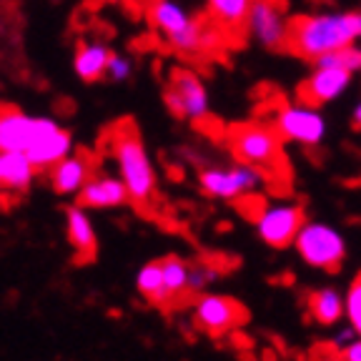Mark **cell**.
Masks as SVG:
<instances>
[{
	"label": "cell",
	"instance_id": "cell-9",
	"mask_svg": "<svg viewBox=\"0 0 361 361\" xmlns=\"http://www.w3.org/2000/svg\"><path fill=\"white\" fill-rule=\"evenodd\" d=\"M164 103L176 118L198 121L209 118L211 113V93L203 83V78L188 68H176L164 90Z\"/></svg>",
	"mask_w": 361,
	"mask_h": 361
},
{
	"label": "cell",
	"instance_id": "cell-31",
	"mask_svg": "<svg viewBox=\"0 0 361 361\" xmlns=\"http://www.w3.org/2000/svg\"><path fill=\"white\" fill-rule=\"evenodd\" d=\"M0 106H3V103H0Z\"/></svg>",
	"mask_w": 361,
	"mask_h": 361
},
{
	"label": "cell",
	"instance_id": "cell-12",
	"mask_svg": "<svg viewBox=\"0 0 361 361\" xmlns=\"http://www.w3.org/2000/svg\"><path fill=\"white\" fill-rule=\"evenodd\" d=\"M354 83V73L338 66H326V63H314L309 75L304 78L299 88V96L314 106H326V103L338 101L346 96V90Z\"/></svg>",
	"mask_w": 361,
	"mask_h": 361
},
{
	"label": "cell",
	"instance_id": "cell-11",
	"mask_svg": "<svg viewBox=\"0 0 361 361\" xmlns=\"http://www.w3.org/2000/svg\"><path fill=\"white\" fill-rule=\"evenodd\" d=\"M246 33L266 51H279L288 45L291 18L279 0H254L246 20Z\"/></svg>",
	"mask_w": 361,
	"mask_h": 361
},
{
	"label": "cell",
	"instance_id": "cell-2",
	"mask_svg": "<svg viewBox=\"0 0 361 361\" xmlns=\"http://www.w3.org/2000/svg\"><path fill=\"white\" fill-rule=\"evenodd\" d=\"M354 43H361V11H314L291 18L288 48L304 61L314 63Z\"/></svg>",
	"mask_w": 361,
	"mask_h": 361
},
{
	"label": "cell",
	"instance_id": "cell-29",
	"mask_svg": "<svg viewBox=\"0 0 361 361\" xmlns=\"http://www.w3.org/2000/svg\"><path fill=\"white\" fill-rule=\"evenodd\" d=\"M351 123H354V128L361 130V96L356 98L354 108H351Z\"/></svg>",
	"mask_w": 361,
	"mask_h": 361
},
{
	"label": "cell",
	"instance_id": "cell-7",
	"mask_svg": "<svg viewBox=\"0 0 361 361\" xmlns=\"http://www.w3.org/2000/svg\"><path fill=\"white\" fill-rule=\"evenodd\" d=\"M271 123L286 143H296V146L304 148L319 146L329 135V121L324 116L322 106H314L304 98L279 106L274 111Z\"/></svg>",
	"mask_w": 361,
	"mask_h": 361
},
{
	"label": "cell",
	"instance_id": "cell-6",
	"mask_svg": "<svg viewBox=\"0 0 361 361\" xmlns=\"http://www.w3.org/2000/svg\"><path fill=\"white\" fill-rule=\"evenodd\" d=\"M269 173L259 166L238 161L231 166H206L198 173V186L206 196L219 201H236V198L259 193L266 186Z\"/></svg>",
	"mask_w": 361,
	"mask_h": 361
},
{
	"label": "cell",
	"instance_id": "cell-4",
	"mask_svg": "<svg viewBox=\"0 0 361 361\" xmlns=\"http://www.w3.org/2000/svg\"><path fill=\"white\" fill-rule=\"evenodd\" d=\"M111 151L116 164H118L121 178H123L126 188L130 193V201L135 203H148L156 196V169L153 161L146 151V143L141 141V135L133 128H121L116 130L111 141Z\"/></svg>",
	"mask_w": 361,
	"mask_h": 361
},
{
	"label": "cell",
	"instance_id": "cell-3",
	"mask_svg": "<svg viewBox=\"0 0 361 361\" xmlns=\"http://www.w3.org/2000/svg\"><path fill=\"white\" fill-rule=\"evenodd\" d=\"M148 23L183 56H201L221 43L216 25H203L180 0H148Z\"/></svg>",
	"mask_w": 361,
	"mask_h": 361
},
{
	"label": "cell",
	"instance_id": "cell-30",
	"mask_svg": "<svg viewBox=\"0 0 361 361\" xmlns=\"http://www.w3.org/2000/svg\"><path fill=\"white\" fill-rule=\"evenodd\" d=\"M0 198H3V178H0Z\"/></svg>",
	"mask_w": 361,
	"mask_h": 361
},
{
	"label": "cell",
	"instance_id": "cell-27",
	"mask_svg": "<svg viewBox=\"0 0 361 361\" xmlns=\"http://www.w3.org/2000/svg\"><path fill=\"white\" fill-rule=\"evenodd\" d=\"M356 338H359V331H356V329L351 326L349 322H346V326H338V331L334 334L331 346H334L336 351H344V349H349V346L354 344Z\"/></svg>",
	"mask_w": 361,
	"mask_h": 361
},
{
	"label": "cell",
	"instance_id": "cell-21",
	"mask_svg": "<svg viewBox=\"0 0 361 361\" xmlns=\"http://www.w3.org/2000/svg\"><path fill=\"white\" fill-rule=\"evenodd\" d=\"M135 286H138V291H141L148 301H153V304H166V301H171L169 291H166V283H164L161 261H151V264L143 266V269L138 271V276H135Z\"/></svg>",
	"mask_w": 361,
	"mask_h": 361
},
{
	"label": "cell",
	"instance_id": "cell-14",
	"mask_svg": "<svg viewBox=\"0 0 361 361\" xmlns=\"http://www.w3.org/2000/svg\"><path fill=\"white\" fill-rule=\"evenodd\" d=\"M130 201L121 176H90L85 186L78 191V206L83 209H121Z\"/></svg>",
	"mask_w": 361,
	"mask_h": 361
},
{
	"label": "cell",
	"instance_id": "cell-10",
	"mask_svg": "<svg viewBox=\"0 0 361 361\" xmlns=\"http://www.w3.org/2000/svg\"><path fill=\"white\" fill-rule=\"evenodd\" d=\"M306 214L301 203L274 201L261 206L254 219L256 233L269 248H288L299 236L301 226L306 224Z\"/></svg>",
	"mask_w": 361,
	"mask_h": 361
},
{
	"label": "cell",
	"instance_id": "cell-23",
	"mask_svg": "<svg viewBox=\"0 0 361 361\" xmlns=\"http://www.w3.org/2000/svg\"><path fill=\"white\" fill-rule=\"evenodd\" d=\"M314 63L338 66V68H344V71H349V73L359 75L361 73V45L359 43L346 45V48H341V51H334V53H329V56H322L319 61H314Z\"/></svg>",
	"mask_w": 361,
	"mask_h": 361
},
{
	"label": "cell",
	"instance_id": "cell-18",
	"mask_svg": "<svg viewBox=\"0 0 361 361\" xmlns=\"http://www.w3.org/2000/svg\"><path fill=\"white\" fill-rule=\"evenodd\" d=\"M35 166L25 153H0V178H3V191L23 193L28 191L35 178Z\"/></svg>",
	"mask_w": 361,
	"mask_h": 361
},
{
	"label": "cell",
	"instance_id": "cell-13",
	"mask_svg": "<svg viewBox=\"0 0 361 361\" xmlns=\"http://www.w3.org/2000/svg\"><path fill=\"white\" fill-rule=\"evenodd\" d=\"M193 319L209 334H226L228 329L238 326L243 319V309L231 296L221 293H198V301L193 306Z\"/></svg>",
	"mask_w": 361,
	"mask_h": 361
},
{
	"label": "cell",
	"instance_id": "cell-19",
	"mask_svg": "<svg viewBox=\"0 0 361 361\" xmlns=\"http://www.w3.org/2000/svg\"><path fill=\"white\" fill-rule=\"evenodd\" d=\"M309 311L316 324H322V326H336L346 316V293H341L338 288H331V286L316 288L309 296Z\"/></svg>",
	"mask_w": 361,
	"mask_h": 361
},
{
	"label": "cell",
	"instance_id": "cell-22",
	"mask_svg": "<svg viewBox=\"0 0 361 361\" xmlns=\"http://www.w3.org/2000/svg\"><path fill=\"white\" fill-rule=\"evenodd\" d=\"M161 271H164V283L169 291V299L188 293V264L178 256H166L161 259Z\"/></svg>",
	"mask_w": 361,
	"mask_h": 361
},
{
	"label": "cell",
	"instance_id": "cell-17",
	"mask_svg": "<svg viewBox=\"0 0 361 361\" xmlns=\"http://www.w3.org/2000/svg\"><path fill=\"white\" fill-rule=\"evenodd\" d=\"M66 226H68V241L75 248L78 259H93L96 256V231H93V224H90L88 214H85L83 206H71L66 209Z\"/></svg>",
	"mask_w": 361,
	"mask_h": 361
},
{
	"label": "cell",
	"instance_id": "cell-28",
	"mask_svg": "<svg viewBox=\"0 0 361 361\" xmlns=\"http://www.w3.org/2000/svg\"><path fill=\"white\" fill-rule=\"evenodd\" d=\"M341 356H344V361H361V336L356 338L349 349L341 351Z\"/></svg>",
	"mask_w": 361,
	"mask_h": 361
},
{
	"label": "cell",
	"instance_id": "cell-1",
	"mask_svg": "<svg viewBox=\"0 0 361 361\" xmlns=\"http://www.w3.org/2000/svg\"><path fill=\"white\" fill-rule=\"evenodd\" d=\"M25 153L38 171H51L73 153V135L48 116L0 106V153Z\"/></svg>",
	"mask_w": 361,
	"mask_h": 361
},
{
	"label": "cell",
	"instance_id": "cell-8",
	"mask_svg": "<svg viewBox=\"0 0 361 361\" xmlns=\"http://www.w3.org/2000/svg\"><path fill=\"white\" fill-rule=\"evenodd\" d=\"M296 254L306 266L319 271H336L346 259V238L326 221H306L293 241Z\"/></svg>",
	"mask_w": 361,
	"mask_h": 361
},
{
	"label": "cell",
	"instance_id": "cell-20",
	"mask_svg": "<svg viewBox=\"0 0 361 361\" xmlns=\"http://www.w3.org/2000/svg\"><path fill=\"white\" fill-rule=\"evenodd\" d=\"M254 0H206V11L219 30H236L246 28L248 13H251Z\"/></svg>",
	"mask_w": 361,
	"mask_h": 361
},
{
	"label": "cell",
	"instance_id": "cell-15",
	"mask_svg": "<svg viewBox=\"0 0 361 361\" xmlns=\"http://www.w3.org/2000/svg\"><path fill=\"white\" fill-rule=\"evenodd\" d=\"M48 178H51V186L56 193L78 196V191L85 186V180L90 178V164L78 153H71L48 171Z\"/></svg>",
	"mask_w": 361,
	"mask_h": 361
},
{
	"label": "cell",
	"instance_id": "cell-26",
	"mask_svg": "<svg viewBox=\"0 0 361 361\" xmlns=\"http://www.w3.org/2000/svg\"><path fill=\"white\" fill-rule=\"evenodd\" d=\"M346 322L359 331L361 336V279H356L346 291Z\"/></svg>",
	"mask_w": 361,
	"mask_h": 361
},
{
	"label": "cell",
	"instance_id": "cell-16",
	"mask_svg": "<svg viewBox=\"0 0 361 361\" xmlns=\"http://www.w3.org/2000/svg\"><path fill=\"white\" fill-rule=\"evenodd\" d=\"M113 51L108 45L96 43V40H80L73 56V71L83 83H98L106 78L108 63H111Z\"/></svg>",
	"mask_w": 361,
	"mask_h": 361
},
{
	"label": "cell",
	"instance_id": "cell-5",
	"mask_svg": "<svg viewBox=\"0 0 361 361\" xmlns=\"http://www.w3.org/2000/svg\"><path fill=\"white\" fill-rule=\"evenodd\" d=\"M228 148L238 161L259 166L266 173H276L283 166V138L274 128V123L246 121L233 126L228 133Z\"/></svg>",
	"mask_w": 361,
	"mask_h": 361
},
{
	"label": "cell",
	"instance_id": "cell-25",
	"mask_svg": "<svg viewBox=\"0 0 361 361\" xmlns=\"http://www.w3.org/2000/svg\"><path fill=\"white\" fill-rule=\"evenodd\" d=\"M135 73V63L133 58L123 56V53H113L111 63H108L106 78L113 80V83H128Z\"/></svg>",
	"mask_w": 361,
	"mask_h": 361
},
{
	"label": "cell",
	"instance_id": "cell-24",
	"mask_svg": "<svg viewBox=\"0 0 361 361\" xmlns=\"http://www.w3.org/2000/svg\"><path fill=\"white\" fill-rule=\"evenodd\" d=\"M219 279V271L209 264L188 266V293H206V288Z\"/></svg>",
	"mask_w": 361,
	"mask_h": 361
}]
</instances>
